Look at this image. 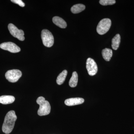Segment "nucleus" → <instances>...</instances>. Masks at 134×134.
Instances as JSON below:
<instances>
[{
    "mask_svg": "<svg viewBox=\"0 0 134 134\" xmlns=\"http://www.w3.org/2000/svg\"><path fill=\"white\" fill-rule=\"evenodd\" d=\"M86 68L88 74L93 76L97 74L98 71V66L94 60L91 58L87 59L86 62Z\"/></svg>",
    "mask_w": 134,
    "mask_h": 134,
    "instance_id": "7",
    "label": "nucleus"
},
{
    "mask_svg": "<svg viewBox=\"0 0 134 134\" xmlns=\"http://www.w3.org/2000/svg\"><path fill=\"white\" fill-rule=\"evenodd\" d=\"M22 75V72L19 70L13 69L8 70L5 74V77L9 82H17Z\"/></svg>",
    "mask_w": 134,
    "mask_h": 134,
    "instance_id": "5",
    "label": "nucleus"
},
{
    "mask_svg": "<svg viewBox=\"0 0 134 134\" xmlns=\"http://www.w3.org/2000/svg\"><path fill=\"white\" fill-rule=\"evenodd\" d=\"M111 25V21L109 18L102 19L99 23L97 28V32L100 35L105 34L109 30Z\"/></svg>",
    "mask_w": 134,
    "mask_h": 134,
    "instance_id": "4",
    "label": "nucleus"
},
{
    "mask_svg": "<svg viewBox=\"0 0 134 134\" xmlns=\"http://www.w3.org/2000/svg\"><path fill=\"white\" fill-rule=\"evenodd\" d=\"M0 48L12 53H18L21 51L20 47L15 43L10 42L2 43L0 44Z\"/></svg>",
    "mask_w": 134,
    "mask_h": 134,
    "instance_id": "8",
    "label": "nucleus"
},
{
    "mask_svg": "<svg viewBox=\"0 0 134 134\" xmlns=\"http://www.w3.org/2000/svg\"><path fill=\"white\" fill-rule=\"evenodd\" d=\"M68 74V71L67 70H63L59 75H58L56 79V82L59 85H61L65 82L66 77Z\"/></svg>",
    "mask_w": 134,
    "mask_h": 134,
    "instance_id": "16",
    "label": "nucleus"
},
{
    "mask_svg": "<svg viewBox=\"0 0 134 134\" xmlns=\"http://www.w3.org/2000/svg\"><path fill=\"white\" fill-rule=\"evenodd\" d=\"M41 39L44 45L47 47L52 46L54 43V39L52 33L48 30L44 29L41 31Z\"/></svg>",
    "mask_w": 134,
    "mask_h": 134,
    "instance_id": "3",
    "label": "nucleus"
},
{
    "mask_svg": "<svg viewBox=\"0 0 134 134\" xmlns=\"http://www.w3.org/2000/svg\"><path fill=\"white\" fill-rule=\"evenodd\" d=\"M53 23L62 29H65L66 27L67 24L66 21L61 18L59 16H54L53 18Z\"/></svg>",
    "mask_w": 134,
    "mask_h": 134,
    "instance_id": "10",
    "label": "nucleus"
},
{
    "mask_svg": "<svg viewBox=\"0 0 134 134\" xmlns=\"http://www.w3.org/2000/svg\"><path fill=\"white\" fill-rule=\"evenodd\" d=\"M78 82V75L76 72L72 73V76L69 81V85L72 88H74L77 86Z\"/></svg>",
    "mask_w": 134,
    "mask_h": 134,
    "instance_id": "15",
    "label": "nucleus"
},
{
    "mask_svg": "<svg viewBox=\"0 0 134 134\" xmlns=\"http://www.w3.org/2000/svg\"><path fill=\"white\" fill-rule=\"evenodd\" d=\"M100 5L103 6L113 5L115 4L116 1L115 0H100L99 2Z\"/></svg>",
    "mask_w": 134,
    "mask_h": 134,
    "instance_id": "17",
    "label": "nucleus"
},
{
    "mask_svg": "<svg viewBox=\"0 0 134 134\" xmlns=\"http://www.w3.org/2000/svg\"><path fill=\"white\" fill-rule=\"evenodd\" d=\"M121 37L119 34H117L112 40V47L114 50H117L120 43Z\"/></svg>",
    "mask_w": 134,
    "mask_h": 134,
    "instance_id": "12",
    "label": "nucleus"
},
{
    "mask_svg": "<svg viewBox=\"0 0 134 134\" xmlns=\"http://www.w3.org/2000/svg\"><path fill=\"white\" fill-rule=\"evenodd\" d=\"M36 102L40 105L38 110V114L40 116L48 115L51 111V106L50 103L43 97H39L36 100Z\"/></svg>",
    "mask_w": 134,
    "mask_h": 134,
    "instance_id": "2",
    "label": "nucleus"
},
{
    "mask_svg": "<svg viewBox=\"0 0 134 134\" xmlns=\"http://www.w3.org/2000/svg\"><path fill=\"white\" fill-rule=\"evenodd\" d=\"M8 29L10 33L13 37L18 39L20 41H24L25 40L24 33L22 30H19L12 24H9L8 25Z\"/></svg>",
    "mask_w": 134,
    "mask_h": 134,
    "instance_id": "6",
    "label": "nucleus"
},
{
    "mask_svg": "<svg viewBox=\"0 0 134 134\" xmlns=\"http://www.w3.org/2000/svg\"><path fill=\"white\" fill-rule=\"evenodd\" d=\"M11 1L14 3L18 4L22 7H24L25 6V4L21 0H11Z\"/></svg>",
    "mask_w": 134,
    "mask_h": 134,
    "instance_id": "18",
    "label": "nucleus"
},
{
    "mask_svg": "<svg viewBox=\"0 0 134 134\" xmlns=\"http://www.w3.org/2000/svg\"><path fill=\"white\" fill-rule=\"evenodd\" d=\"M15 98L12 96H2L0 97V103L3 104H8L15 101Z\"/></svg>",
    "mask_w": 134,
    "mask_h": 134,
    "instance_id": "11",
    "label": "nucleus"
},
{
    "mask_svg": "<svg viewBox=\"0 0 134 134\" xmlns=\"http://www.w3.org/2000/svg\"><path fill=\"white\" fill-rule=\"evenodd\" d=\"M84 99L81 98H73L66 99L65 101V104L69 106L81 104L84 102Z\"/></svg>",
    "mask_w": 134,
    "mask_h": 134,
    "instance_id": "9",
    "label": "nucleus"
},
{
    "mask_svg": "<svg viewBox=\"0 0 134 134\" xmlns=\"http://www.w3.org/2000/svg\"><path fill=\"white\" fill-rule=\"evenodd\" d=\"M85 6L83 4H77L74 5L71 8V11L74 14H78L84 10Z\"/></svg>",
    "mask_w": 134,
    "mask_h": 134,
    "instance_id": "14",
    "label": "nucleus"
},
{
    "mask_svg": "<svg viewBox=\"0 0 134 134\" xmlns=\"http://www.w3.org/2000/svg\"><path fill=\"white\" fill-rule=\"evenodd\" d=\"M17 118V117L15 111L12 110L8 112L5 116L4 122L3 124V132L7 134L11 133L14 127L15 122Z\"/></svg>",
    "mask_w": 134,
    "mask_h": 134,
    "instance_id": "1",
    "label": "nucleus"
},
{
    "mask_svg": "<svg viewBox=\"0 0 134 134\" xmlns=\"http://www.w3.org/2000/svg\"><path fill=\"white\" fill-rule=\"evenodd\" d=\"M102 55L104 59L106 61H109L113 55V51L109 48H105L102 52Z\"/></svg>",
    "mask_w": 134,
    "mask_h": 134,
    "instance_id": "13",
    "label": "nucleus"
}]
</instances>
